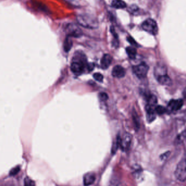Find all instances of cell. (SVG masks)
<instances>
[{"instance_id":"obj_1","label":"cell","mask_w":186,"mask_h":186,"mask_svg":"<svg viewBox=\"0 0 186 186\" xmlns=\"http://www.w3.org/2000/svg\"><path fill=\"white\" fill-rule=\"evenodd\" d=\"M78 23L85 28L87 29H96L98 27L97 20L89 15H80L77 17Z\"/></svg>"},{"instance_id":"obj_2","label":"cell","mask_w":186,"mask_h":186,"mask_svg":"<svg viewBox=\"0 0 186 186\" xmlns=\"http://www.w3.org/2000/svg\"><path fill=\"white\" fill-rule=\"evenodd\" d=\"M175 177L181 182L186 181V160H182L178 164L175 172Z\"/></svg>"},{"instance_id":"obj_3","label":"cell","mask_w":186,"mask_h":186,"mask_svg":"<svg viewBox=\"0 0 186 186\" xmlns=\"http://www.w3.org/2000/svg\"><path fill=\"white\" fill-rule=\"evenodd\" d=\"M144 31L152 35H156L158 33L157 24L155 20L148 19L145 20L142 25Z\"/></svg>"},{"instance_id":"obj_4","label":"cell","mask_w":186,"mask_h":186,"mask_svg":"<svg viewBox=\"0 0 186 186\" xmlns=\"http://www.w3.org/2000/svg\"><path fill=\"white\" fill-rule=\"evenodd\" d=\"M133 72L139 78H145L149 71V68L145 63H142L133 67Z\"/></svg>"},{"instance_id":"obj_5","label":"cell","mask_w":186,"mask_h":186,"mask_svg":"<svg viewBox=\"0 0 186 186\" xmlns=\"http://www.w3.org/2000/svg\"><path fill=\"white\" fill-rule=\"evenodd\" d=\"M66 33L67 35L70 37H80L83 34L81 29L76 25L73 23H70L67 26Z\"/></svg>"},{"instance_id":"obj_6","label":"cell","mask_w":186,"mask_h":186,"mask_svg":"<svg viewBox=\"0 0 186 186\" xmlns=\"http://www.w3.org/2000/svg\"><path fill=\"white\" fill-rule=\"evenodd\" d=\"M85 64L83 60H75L72 63L71 70L72 72L75 75H79L82 74L85 69Z\"/></svg>"},{"instance_id":"obj_7","label":"cell","mask_w":186,"mask_h":186,"mask_svg":"<svg viewBox=\"0 0 186 186\" xmlns=\"http://www.w3.org/2000/svg\"><path fill=\"white\" fill-rule=\"evenodd\" d=\"M132 140V136L129 133H125L123 137H120V146L122 150L125 151L129 149Z\"/></svg>"},{"instance_id":"obj_8","label":"cell","mask_w":186,"mask_h":186,"mask_svg":"<svg viewBox=\"0 0 186 186\" xmlns=\"http://www.w3.org/2000/svg\"><path fill=\"white\" fill-rule=\"evenodd\" d=\"M183 105V100L181 99L172 100L168 103V108L170 111H178L182 108Z\"/></svg>"},{"instance_id":"obj_9","label":"cell","mask_w":186,"mask_h":186,"mask_svg":"<svg viewBox=\"0 0 186 186\" xmlns=\"http://www.w3.org/2000/svg\"><path fill=\"white\" fill-rule=\"evenodd\" d=\"M154 107V106H150L149 105H147L145 107L146 119L149 123H151L153 121H154L156 117V112Z\"/></svg>"},{"instance_id":"obj_10","label":"cell","mask_w":186,"mask_h":186,"mask_svg":"<svg viewBox=\"0 0 186 186\" xmlns=\"http://www.w3.org/2000/svg\"><path fill=\"white\" fill-rule=\"evenodd\" d=\"M112 74L113 77L116 78H123L126 74L125 70L121 66H116L112 70Z\"/></svg>"},{"instance_id":"obj_11","label":"cell","mask_w":186,"mask_h":186,"mask_svg":"<svg viewBox=\"0 0 186 186\" xmlns=\"http://www.w3.org/2000/svg\"><path fill=\"white\" fill-rule=\"evenodd\" d=\"M112 57L111 55L105 54L101 60V67L103 69H107L112 63Z\"/></svg>"},{"instance_id":"obj_12","label":"cell","mask_w":186,"mask_h":186,"mask_svg":"<svg viewBox=\"0 0 186 186\" xmlns=\"http://www.w3.org/2000/svg\"><path fill=\"white\" fill-rule=\"evenodd\" d=\"M158 82L160 84L163 86H170L172 85V81L166 75H163L157 78Z\"/></svg>"},{"instance_id":"obj_13","label":"cell","mask_w":186,"mask_h":186,"mask_svg":"<svg viewBox=\"0 0 186 186\" xmlns=\"http://www.w3.org/2000/svg\"><path fill=\"white\" fill-rule=\"evenodd\" d=\"M95 176L94 174L88 173L84 175L83 178L84 185L85 186H90L94 182Z\"/></svg>"},{"instance_id":"obj_14","label":"cell","mask_w":186,"mask_h":186,"mask_svg":"<svg viewBox=\"0 0 186 186\" xmlns=\"http://www.w3.org/2000/svg\"><path fill=\"white\" fill-rule=\"evenodd\" d=\"M112 6L116 9H123L126 8V3L123 0H113Z\"/></svg>"},{"instance_id":"obj_15","label":"cell","mask_w":186,"mask_h":186,"mask_svg":"<svg viewBox=\"0 0 186 186\" xmlns=\"http://www.w3.org/2000/svg\"><path fill=\"white\" fill-rule=\"evenodd\" d=\"M126 53L128 55L129 57L131 59H135L137 55V50L133 47L129 46L126 49Z\"/></svg>"},{"instance_id":"obj_16","label":"cell","mask_w":186,"mask_h":186,"mask_svg":"<svg viewBox=\"0 0 186 186\" xmlns=\"http://www.w3.org/2000/svg\"><path fill=\"white\" fill-rule=\"evenodd\" d=\"M70 37L67 36L65 41L64 43V49L65 51L68 52L70 51V50L72 48V39L70 38Z\"/></svg>"},{"instance_id":"obj_17","label":"cell","mask_w":186,"mask_h":186,"mask_svg":"<svg viewBox=\"0 0 186 186\" xmlns=\"http://www.w3.org/2000/svg\"><path fill=\"white\" fill-rule=\"evenodd\" d=\"M148 105L150 106H155V105L157 102V97L154 95H150L148 97Z\"/></svg>"},{"instance_id":"obj_18","label":"cell","mask_w":186,"mask_h":186,"mask_svg":"<svg viewBox=\"0 0 186 186\" xmlns=\"http://www.w3.org/2000/svg\"><path fill=\"white\" fill-rule=\"evenodd\" d=\"M155 112L158 114H163L166 111V109L162 106H157L155 108Z\"/></svg>"},{"instance_id":"obj_19","label":"cell","mask_w":186,"mask_h":186,"mask_svg":"<svg viewBox=\"0 0 186 186\" xmlns=\"http://www.w3.org/2000/svg\"><path fill=\"white\" fill-rule=\"evenodd\" d=\"M139 8L137 6H136L135 5H132L131 6L129 7L128 11L130 13L135 14L137 13V12L139 11Z\"/></svg>"},{"instance_id":"obj_20","label":"cell","mask_w":186,"mask_h":186,"mask_svg":"<svg viewBox=\"0 0 186 186\" xmlns=\"http://www.w3.org/2000/svg\"><path fill=\"white\" fill-rule=\"evenodd\" d=\"M24 186H35V183L34 181L27 177L24 180Z\"/></svg>"},{"instance_id":"obj_21","label":"cell","mask_w":186,"mask_h":186,"mask_svg":"<svg viewBox=\"0 0 186 186\" xmlns=\"http://www.w3.org/2000/svg\"><path fill=\"white\" fill-rule=\"evenodd\" d=\"M20 171V166H17L13 168V169L11 170V171L9 172V175L10 176H15L16 175L18 174V172Z\"/></svg>"},{"instance_id":"obj_22","label":"cell","mask_w":186,"mask_h":186,"mask_svg":"<svg viewBox=\"0 0 186 186\" xmlns=\"http://www.w3.org/2000/svg\"><path fill=\"white\" fill-rule=\"evenodd\" d=\"M93 78L95 80L97 81L98 82H101L103 81V75L101 74L100 73H95L93 75Z\"/></svg>"},{"instance_id":"obj_23","label":"cell","mask_w":186,"mask_h":186,"mask_svg":"<svg viewBox=\"0 0 186 186\" xmlns=\"http://www.w3.org/2000/svg\"><path fill=\"white\" fill-rule=\"evenodd\" d=\"M99 97H100L101 100L105 101L108 100V96L105 93H101L100 94H99Z\"/></svg>"},{"instance_id":"obj_24","label":"cell","mask_w":186,"mask_h":186,"mask_svg":"<svg viewBox=\"0 0 186 186\" xmlns=\"http://www.w3.org/2000/svg\"><path fill=\"white\" fill-rule=\"evenodd\" d=\"M127 41L133 46H137V44L136 42L135 39L131 37H129L127 38Z\"/></svg>"},{"instance_id":"obj_25","label":"cell","mask_w":186,"mask_h":186,"mask_svg":"<svg viewBox=\"0 0 186 186\" xmlns=\"http://www.w3.org/2000/svg\"><path fill=\"white\" fill-rule=\"evenodd\" d=\"M87 68L88 69V70L90 72V71H92V70H93L94 69V64L93 63H89V64H87Z\"/></svg>"},{"instance_id":"obj_26","label":"cell","mask_w":186,"mask_h":186,"mask_svg":"<svg viewBox=\"0 0 186 186\" xmlns=\"http://www.w3.org/2000/svg\"><path fill=\"white\" fill-rule=\"evenodd\" d=\"M169 154H170V152H166V153L164 154L163 155H161V156H160V158H161V159H162V160H166V158L168 157Z\"/></svg>"},{"instance_id":"obj_27","label":"cell","mask_w":186,"mask_h":186,"mask_svg":"<svg viewBox=\"0 0 186 186\" xmlns=\"http://www.w3.org/2000/svg\"></svg>"}]
</instances>
